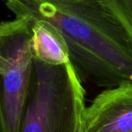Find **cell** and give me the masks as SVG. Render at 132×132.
<instances>
[{
    "label": "cell",
    "instance_id": "7",
    "mask_svg": "<svg viewBox=\"0 0 132 132\" xmlns=\"http://www.w3.org/2000/svg\"><path fill=\"white\" fill-rule=\"evenodd\" d=\"M75 132H86V129H85V122H84V119H83V111H82L81 114H80L78 123H77V129H76Z\"/></svg>",
    "mask_w": 132,
    "mask_h": 132
},
{
    "label": "cell",
    "instance_id": "3",
    "mask_svg": "<svg viewBox=\"0 0 132 132\" xmlns=\"http://www.w3.org/2000/svg\"><path fill=\"white\" fill-rule=\"evenodd\" d=\"M31 39L23 20L0 23V132H20L33 67Z\"/></svg>",
    "mask_w": 132,
    "mask_h": 132
},
{
    "label": "cell",
    "instance_id": "2",
    "mask_svg": "<svg viewBox=\"0 0 132 132\" xmlns=\"http://www.w3.org/2000/svg\"><path fill=\"white\" fill-rule=\"evenodd\" d=\"M85 107V90L71 63L33 59L20 132H75Z\"/></svg>",
    "mask_w": 132,
    "mask_h": 132
},
{
    "label": "cell",
    "instance_id": "1",
    "mask_svg": "<svg viewBox=\"0 0 132 132\" xmlns=\"http://www.w3.org/2000/svg\"><path fill=\"white\" fill-rule=\"evenodd\" d=\"M15 18L51 23L63 37L81 83H132V44L99 0H6Z\"/></svg>",
    "mask_w": 132,
    "mask_h": 132
},
{
    "label": "cell",
    "instance_id": "5",
    "mask_svg": "<svg viewBox=\"0 0 132 132\" xmlns=\"http://www.w3.org/2000/svg\"><path fill=\"white\" fill-rule=\"evenodd\" d=\"M31 27V49L34 60L54 66L70 62L63 37L55 27L44 21L27 23Z\"/></svg>",
    "mask_w": 132,
    "mask_h": 132
},
{
    "label": "cell",
    "instance_id": "6",
    "mask_svg": "<svg viewBox=\"0 0 132 132\" xmlns=\"http://www.w3.org/2000/svg\"><path fill=\"white\" fill-rule=\"evenodd\" d=\"M119 23L132 44V0H99Z\"/></svg>",
    "mask_w": 132,
    "mask_h": 132
},
{
    "label": "cell",
    "instance_id": "4",
    "mask_svg": "<svg viewBox=\"0 0 132 132\" xmlns=\"http://www.w3.org/2000/svg\"><path fill=\"white\" fill-rule=\"evenodd\" d=\"M86 132H132V83L105 89L83 110Z\"/></svg>",
    "mask_w": 132,
    "mask_h": 132
}]
</instances>
